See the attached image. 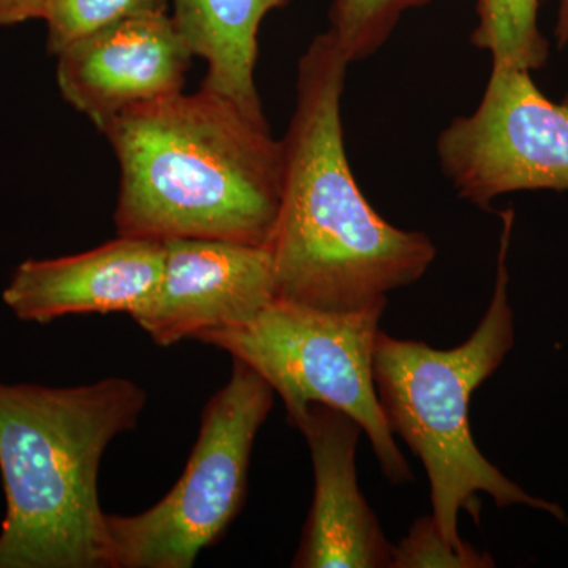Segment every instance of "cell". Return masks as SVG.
<instances>
[{
  "instance_id": "8992f818",
  "label": "cell",
  "mask_w": 568,
  "mask_h": 568,
  "mask_svg": "<svg viewBox=\"0 0 568 568\" xmlns=\"http://www.w3.org/2000/svg\"><path fill=\"white\" fill-rule=\"evenodd\" d=\"M274 395L263 376L233 358L173 489L141 514L106 515L114 568H192L223 536L244 506L254 440Z\"/></svg>"
},
{
  "instance_id": "6da1fadb",
  "label": "cell",
  "mask_w": 568,
  "mask_h": 568,
  "mask_svg": "<svg viewBox=\"0 0 568 568\" xmlns=\"http://www.w3.org/2000/svg\"><path fill=\"white\" fill-rule=\"evenodd\" d=\"M349 61L325 31L297 70V99L282 140L283 179L271 252L275 298L324 312L387 304L436 257L432 239L372 207L347 160L342 97Z\"/></svg>"
},
{
  "instance_id": "9c48e42d",
  "label": "cell",
  "mask_w": 568,
  "mask_h": 568,
  "mask_svg": "<svg viewBox=\"0 0 568 568\" xmlns=\"http://www.w3.org/2000/svg\"><path fill=\"white\" fill-rule=\"evenodd\" d=\"M59 91L102 130L136 104L183 91L193 52L168 13L133 18L59 52Z\"/></svg>"
},
{
  "instance_id": "52a82bcc",
  "label": "cell",
  "mask_w": 568,
  "mask_h": 568,
  "mask_svg": "<svg viewBox=\"0 0 568 568\" xmlns=\"http://www.w3.org/2000/svg\"><path fill=\"white\" fill-rule=\"evenodd\" d=\"M440 170L480 209L503 194L568 192V93L549 100L530 71L493 65L477 110L437 140Z\"/></svg>"
},
{
  "instance_id": "9a60e30c",
  "label": "cell",
  "mask_w": 568,
  "mask_h": 568,
  "mask_svg": "<svg viewBox=\"0 0 568 568\" xmlns=\"http://www.w3.org/2000/svg\"><path fill=\"white\" fill-rule=\"evenodd\" d=\"M433 0H334L328 10V32L347 61H364L375 54L394 33L407 11Z\"/></svg>"
},
{
  "instance_id": "e0dca14e",
  "label": "cell",
  "mask_w": 568,
  "mask_h": 568,
  "mask_svg": "<svg viewBox=\"0 0 568 568\" xmlns=\"http://www.w3.org/2000/svg\"><path fill=\"white\" fill-rule=\"evenodd\" d=\"M50 0H0V28L41 20Z\"/></svg>"
},
{
  "instance_id": "7c38bea8",
  "label": "cell",
  "mask_w": 568,
  "mask_h": 568,
  "mask_svg": "<svg viewBox=\"0 0 568 568\" xmlns=\"http://www.w3.org/2000/svg\"><path fill=\"white\" fill-rule=\"evenodd\" d=\"M291 0H171L175 28L207 65L203 88L265 118L254 82L257 32L271 11Z\"/></svg>"
},
{
  "instance_id": "5bb4252c",
  "label": "cell",
  "mask_w": 568,
  "mask_h": 568,
  "mask_svg": "<svg viewBox=\"0 0 568 568\" xmlns=\"http://www.w3.org/2000/svg\"><path fill=\"white\" fill-rule=\"evenodd\" d=\"M171 0H50L44 10L50 54L85 37L148 14L168 13Z\"/></svg>"
},
{
  "instance_id": "8fae6325",
  "label": "cell",
  "mask_w": 568,
  "mask_h": 568,
  "mask_svg": "<svg viewBox=\"0 0 568 568\" xmlns=\"http://www.w3.org/2000/svg\"><path fill=\"white\" fill-rule=\"evenodd\" d=\"M163 261V242L118 235L89 252L24 261L2 301L24 323L108 313L132 316L155 291Z\"/></svg>"
},
{
  "instance_id": "5b68a950",
  "label": "cell",
  "mask_w": 568,
  "mask_h": 568,
  "mask_svg": "<svg viewBox=\"0 0 568 568\" xmlns=\"http://www.w3.org/2000/svg\"><path fill=\"white\" fill-rule=\"evenodd\" d=\"M387 304L324 312L274 298L248 323L205 332L219 347L263 376L282 396L290 425L310 403L336 407L362 426L381 470L394 485L413 480L377 399L373 358Z\"/></svg>"
},
{
  "instance_id": "2e32d148",
  "label": "cell",
  "mask_w": 568,
  "mask_h": 568,
  "mask_svg": "<svg viewBox=\"0 0 568 568\" xmlns=\"http://www.w3.org/2000/svg\"><path fill=\"white\" fill-rule=\"evenodd\" d=\"M488 568L495 562L476 548H457L443 536L433 515L414 523L407 536L395 545L392 568Z\"/></svg>"
},
{
  "instance_id": "30bf717a",
  "label": "cell",
  "mask_w": 568,
  "mask_h": 568,
  "mask_svg": "<svg viewBox=\"0 0 568 568\" xmlns=\"http://www.w3.org/2000/svg\"><path fill=\"white\" fill-rule=\"evenodd\" d=\"M315 470V497L294 568H392L395 545L358 488L355 454L362 426L336 407L310 403L293 424Z\"/></svg>"
},
{
  "instance_id": "3957f363",
  "label": "cell",
  "mask_w": 568,
  "mask_h": 568,
  "mask_svg": "<svg viewBox=\"0 0 568 568\" xmlns=\"http://www.w3.org/2000/svg\"><path fill=\"white\" fill-rule=\"evenodd\" d=\"M148 403L125 377L74 387L0 383L7 514L0 568H114L100 465Z\"/></svg>"
},
{
  "instance_id": "ba28073f",
  "label": "cell",
  "mask_w": 568,
  "mask_h": 568,
  "mask_svg": "<svg viewBox=\"0 0 568 568\" xmlns=\"http://www.w3.org/2000/svg\"><path fill=\"white\" fill-rule=\"evenodd\" d=\"M163 244L160 282L132 315L155 345L173 346L248 323L275 298L274 265L265 246L209 239Z\"/></svg>"
},
{
  "instance_id": "ac0fdd59",
  "label": "cell",
  "mask_w": 568,
  "mask_h": 568,
  "mask_svg": "<svg viewBox=\"0 0 568 568\" xmlns=\"http://www.w3.org/2000/svg\"><path fill=\"white\" fill-rule=\"evenodd\" d=\"M555 39L558 48L562 50L568 44V0H558L556 11Z\"/></svg>"
},
{
  "instance_id": "7a4b0ae2",
  "label": "cell",
  "mask_w": 568,
  "mask_h": 568,
  "mask_svg": "<svg viewBox=\"0 0 568 568\" xmlns=\"http://www.w3.org/2000/svg\"><path fill=\"white\" fill-rule=\"evenodd\" d=\"M100 132L121 168L118 235L271 244L283 144L267 119L201 85L129 108Z\"/></svg>"
},
{
  "instance_id": "4fadbf2b",
  "label": "cell",
  "mask_w": 568,
  "mask_h": 568,
  "mask_svg": "<svg viewBox=\"0 0 568 568\" xmlns=\"http://www.w3.org/2000/svg\"><path fill=\"white\" fill-rule=\"evenodd\" d=\"M470 43L491 54L493 65L544 69L549 43L538 28V0H477Z\"/></svg>"
},
{
  "instance_id": "277c9868",
  "label": "cell",
  "mask_w": 568,
  "mask_h": 568,
  "mask_svg": "<svg viewBox=\"0 0 568 568\" xmlns=\"http://www.w3.org/2000/svg\"><path fill=\"white\" fill-rule=\"evenodd\" d=\"M499 253L491 302L476 332L463 345L440 351L422 342L398 339L379 331L373 376L388 428L402 436L424 463L433 518L454 547H466L458 532L462 510L480 523L478 493L499 508L528 506L568 523L558 504L529 495L478 450L469 424V403L497 372L515 343L508 301V252L515 211L500 212Z\"/></svg>"
}]
</instances>
